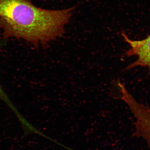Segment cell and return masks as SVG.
Returning <instances> with one entry per match:
<instances>
[{"label": "cell", "mask_w": 150, "mask_h": 150, "mask_svg": "<svg viewBox=\"0 0 150 150\" xmlns=\"http://www.w3.org/2000/svg\"><path fill=\"white\" fill-rule=\"evenodd\" d=\"M73 8L49 10L35 6L32 0H0V28L5 38L46 46L64 33Z\"/></svg>", "instance_id": "1"}, {"label": "cell", "mask_w": 150, "mask_h": 150, "mask_svg": "<svg viewBox=\"0 0 150 150\" xmlns=\"http://www.w3.org/2000/svg\"><path fill=\"white\" fill-rule=\"evenodd\" d=\"M118 86L121 92V99L128 105L136 119V134L150 146V108L138 102L124 84L119 83Z\"/></svg>", "instance_id": "2"}, {"label": "cell", "mask_w": 150, "mask_h": 150, "mask_svg": "<svg viewBox=\"0 0 150 150\" xmlns=\"http://www.w3.org/2000/svg\"><path fill=\"white\" fill-rule=\"evenodd\" d=\"M122 35L124 40L130 46L126 55L137 57V60L128 65L126 70L141 67H147L150 71V34L145 39L141 40H132L124 32H122Z\"/></svg>", "instance_id": "3"}, {"label": "cell", "mask_w": 150, "mask_h": 150, "mask_svg": "<svg viewBox=\"0 0 150 150\" xmlns=\"http://www.w3.org/2000/svg\"><path fill=\"white\" fill-rule=\"evenodd\" d=\"M4 43L2 42H0V48H1ZM0 100H1L3 102H4L11 109L19 122L23 121V119H24V117L20 113L16 108L11 102L6 93L3 89L2 87L1 84H0Z\"/></svg>", "instance_id": "4"}]
</instances>
